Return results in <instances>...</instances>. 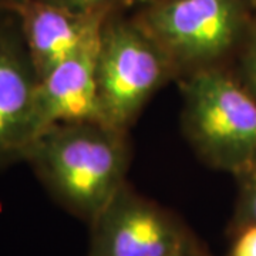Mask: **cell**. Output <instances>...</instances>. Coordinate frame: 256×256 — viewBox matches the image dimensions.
I'll list each match as a JSON object with an SVG mask.
<instances>
[{"mask_svg": "<svg viewBox=\"0 0 256 256\" xmlns=\"http://www.w3.org/2000/svg\"><path fill=\"white\" fill-rule=\"evenodd\" d=\"M24 161L58 205L90 224L127 182V131L102 121L54 126L37 136Z\"/></svg>", "mask_w": 256, "mask_h": 256, "instance_id": "obj_1", "label": "cell"}, {"mask_svg": "<svg viewBox=\"0 0 256 256\" xmlns=\"http://www.w3.org/2000/svg\"><path fill=\"white\" fill-rule=\"evenodd\" d=\"M180 82L182 131L194 151L215 170L242 172L256 160L255 97L224 66Z\"/></svg>", "mask_w": 256, "mask_h": 256, "instance_id": "obj_2", "label": "cell"}, {"mask_svg": "<svg viewBox=\"0 0 256 256\" xmlns=\"http://www.w3.org/2000/svg\"><path fill=\"white\" fill-rule=\"evenodd\" d=\"M256 0H161L141 8L136 20L162 48L175 78L220 67L244 44Z\"/></svg>", "mask_w": 256, "mask_h": 256, "instance_id": "obj_3", "label": "cell"}, {"mask_svg": "<svg viewBox=\"0 0 256 256\" xmlns=\"http://www.w3.org/2000/svg\"><path fill=\"white\" fill-rule=\"evenodd\" d=\"M96 73L101 120L122 131H128L151 97L175 78L162 48L124 12L106 20Z\"/></svg>", "mask_w": 256, "mask_h": 256, "instance_id": "obj_4", "label": "cell"}, {"mask_svg": "<svg viewBox=\"0 0 256 256\" xmlns=\"http://www.w3.org/2000/svg\"><path fill=\"white\" fill-rule=\"evenodd\" d=\"M88 256H166L196 238L174 212L127 182L90 222Z\"/></svg>", "mask_w": 256, "mask_h": 256, "instance_id": "obj_5", "label": "cell"}, {"mask_svg": "<svg viewBox=\"0 0 256 256\" xmlns=\"http://www.w3.org/2000/svg\"><path fill=\"white\" fill-rule=\"evenodd\" d=\"M37 84L20 14L0 9V166L24 160L36 138Z\"/></svg>", "mask_w": 256, "mask_h": 256, "instance_id": "obj_6", "label": "cell"}, {"mask_svg": "<svg viewBox=\"0 0 256 256\" xmlns=\"http://www.w3.org/2000/svg\"><path fill=\"white\" fill-rule=\"evenodd\" d=\"M18 12L38 78L66 60L97 48L110 16L76 13L34 2H28Z\"/></svg>", "mask_w": 256, "mask_h": 256, "instance_id": "obj_7", "label": "cell"}, {"mask_svg": "<svg viewBox=\"0 0 256 256\" xmlns=\"http://www.w3.org/2000/svg\"><path fill=\"white\" fill-rule=\"evenodd\" d=\"M97 52L98 47L72 57L38 78L34 100L36 138L60 124L102 121L96 73Z\"/></svg>", "mask_w": 256, "mask_h": 256, "instance_id": "obj_8", "label": "cell"}, {"mask_svg": "<svg viewBox=\"0 0 256 256\" xmlns=\"http://www.w3.org/2000/svg\"><path fill=\"white\" fill-rule=\"evenodd\" d=\"M235 176L238 178L239 190L234 215L229 222L230 236L240 229L256 225V160Z\"/></svg>", "mask_w": 256, "mask_h": 256, "instance_id": "obj_9", "label": "cell"}, {"mask_svg": "<svg viewBox=\"0 0 256 256\" xmlns=\"http://www.w3.org/2000/svg\"><path fill=\"white\" fill-rule=\"evenodd\" d=\"M28 2H34V3L76 12V13H104V14L126 12L128 8L134 6L132 0H28Z\"/></svg>", "mask_w": 256, "mask_h": 256, "instance_id": "obj_10", "label": "cell"}, {"mask_svg": "<svg viewBox=\"0 0 256 256\" xmlns=\"http://www.w3.org/2000/svg\"><path fill=\"white\" fill-rule=\"evenodd\" d=\"M239 50L242 53L239 57L238 78L256 98V18Z\"/></svg>", "mask_w": 256, "mask_h": 256, "instance_id": "obj_11", "label": "cell"}, {"mask_svg": "<svg viewBox=\"0 0 256 256\" xmlns=\"http://www.w3.org/2000/svg\"><path fill=\"white\" fill-rule=\"evenodd\" d=\"M232 239L229 256H256V225L240 229Z\"/></svg>", "mask_w": 256, "mask_h": 256, "instance_id": "obj_12", "label": "cell"}, {"mask_svg": "<svg viewBox=\"0 0 256 256\" xmlns=\"http://www.w3.org/2000/svg\"><path fill=\"white\" fill-rule=\"evenodd\" d=\"M166 256H214L206 248L202 245L201 242L196 238H194L191 242H188L186 245L180 248L178 250H175L172 254Z\"/></svg>", "mask_w": 256, "mask_h": 256, "instance_id": "obj_13", "label": "cell"}, {"mask_svg": "<svg viewBox=\"0 0 256 256\" xmlns=\"http://www.w3.org/2000/svg\"><path fill=\"white\" fill-rule=\"evenodd\" d=\"M26 3L28 0H0V9L18 10Z\"/></svg>", "mask_w": 256, "mask_h": 256, "instance_id": "obj_14", "label": "cell"}, {"mask_svg": "<svg viewBox=\"0 0 256 256\" xmlns=\"http://www.w3.org/2000/svg\"><path fill=\"white\" fill-rule=\"evenodd\" d=\"M161 0H132L134 6H140V8H144V6H150V4H154L158 3Z\"/></svg>", "mask_w": 256, "mask_h": 256, "instance_id": "obj_15", "label": "cell"}]
</instances>
